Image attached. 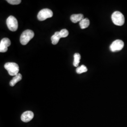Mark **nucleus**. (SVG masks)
Segmentation results:
<instances>
[{
  "mask_svg": "<svg viewBox=\"0 0 127 127\" xmlns=\"http://www.w3.org/2000/svg\"><path fill=\"white\" fill-rule=\"evenodd\" d=\"M6 24L8 28L10 31L15 32L18 28V22L17 19L14 16H10L6 20Z\"/></svg>",
  "mask_w": 127,
  "mask_h": 127,
  "instance_id": "4",
  "label": "nucleus"
},
{
  "mask_svg": "<svg viewBox=\"0 0 127 127\" xmlns=\"http://www.w3.org/2000/svg\"><path fill=\"white\" fill-rule=\"evenodd\" d=\"M59 34L60 35L61 38H65L67 37L69 34V32L67 30L65 29H62L60 32H59Z\"/></svg>",
  "mask_w": 127,
  "mask_h": 127,
  "instance_id": "15",
  "label": "nucleus"
},
{
  "mask_svg": "<svg viewBox=\"0 0 127 127\" xmlns=\"http://www.w3.org/2000/svg\"><path fill=\"white\" fill-rule=\"evenodd\" d=\"M124 42L121 40H116L111 44L110 49L112 52H116L122 50L124 47Z\"/></svg>",
  "mask_w": 127,
  "mask_h": 127,
  "instance_id": "6",
  "label": "nucleus"
},
{
  "mask_svg": "<svg viewBox=\"0 0 127 127\" xmlns=\"http://www.w3.org/2000/svg\"><path fill=\"white\" fill-rule=\"evenodd\" d=\"M111 18L114 24L116 26H122L124 25L125 22L124 15L118 11L114 12L112 15Z\"/></svg>",
  "mask_w": 127,
  "mask_h": 127,
  "instance_id": "2",
  "label": "nucleus"
},
{
  "mask_svg": "<svg viewBox=\"0 0 127 127\" xmlns=\"http://www.w3.org/2000/svg\"><path fill=\"white\" fill-rule=\"evenodd\" d=\"M22 75L20 73H18L16 76H14L13 79L10 81V82H9L10 86L11 87L14 86L17 82L20 81L22 80Z\"/></svg>",
  "mask_w": 127,
  "mask_h": 127,
  "instance_id": "10",
  "label": "nucleus"
},
{
  "mask_svg": "<svg viewBox=\"0 0 127 127\" xmlns=\"http://www.w3.org/2000/svg\"><path fill=\"white\" fill-rule=\"evenodd\" d=\"M34 117V114L33 112L30 111H27L23 113L21 116L22 121L24 123H28L31 121Z\"/></svg>",
  "mask_w": 127,
  "mask_h": 127,
  "instance_id": "8",
  "label": "nucleus"
},
{
  "mask_svg": "<svg viewBox=\"0 0 127 127\" xmlns=\"http://www.w3.org/2000/svg\"><path fill=\"white\" fill-rule=\"evenodd\" d=\"M53 15L52 10L49 9H44L39 11L37 15V18L40 21H44L47 18H51Z\"/></svg>",
  "mask_w": 127,
  "mask_h": 127,
  "instance_id": "5",
  "label": "nucleus"
},
{
  "mask_svg": "<svg viewBox=\"0 0 127 127\" xmlns=\"http://www.w3.org/2000/svg\"><path fill=\"white\" fill-rule=\"evenodd\" d=\"M4 68L8 71L9 75L13 76L17 75L19 71L18 64L14 62H8L5 64Z\"/></svg>",
  "mask_w": 127,
  "mask_h": 127,
  "instance_id": "3",
  "label": "nucleus"
},
{
  "mask_svg": "<svg viewBox=\"0 0 127 127\" xmlns=\"http://www.w3.org/2000/svg\"><path fill=\"white\" fill-rule=\"evenodd\" d=\"M11 44L9 39L4 38L2 39L0 42V52L2 53L6 52L8 50V47Z\"/></svg>",
  "mask_w": 127,
  "mask_h": 127,
  "instance_id": "7",
  "label": "nucleus"
},
{
  "mask_svg": "<svg viewBox=\"0 0 127 127\" xmlns=\"http://www.w3.org/2000/svg\"><path fill=\"white\" fill-rule=\"evenodd\" d=\"M81 58V57L79 53H76L74 55V61H73V64L75 67L78 66L80 62Z\"/></svg>",
  "mask_w": 127,
  "mask_h": 127,
  "instance_id": "13",
  "label": "nucleus"
},
{
  "mask_svg": "<svg viewBox=\"0 0 127 127\" xmlns=\"http://www.w3.org/2000/svg\"><path fill=\"white\" fill-rule=\"evenodd\" d=\"M90 22L88 18H85L82 19V21H81L79 23L80 26L81 28V29H85L90 26Z\"/></svg>",
  "mask_w": 127,
  "mask_h": 127,
  "instance_id": "12",
  "label": "nucleus"
},
{
  "mask_svg": "<svg viewBox=\"0 0 127 127\" xmlns=\"http://www.w3.org/2000/svg\"><path fill=\"white\" fill-rule=\"evenodd\" d=\"M60 38H61V37L60 35L59 32H55L54 34L51 38L52 43L53 45H56L59 42Z\"/></svg>",
  "mask_w": 127,
  "mask_h": 127,
  "instance_id": "11",
  "label": "nucleus"
},
{
  "mask_svg": "<svg viewBox=\"0 0 127 127\" xmlns=\"http://www.w3.org/2000/svg\"><path fill=\"white\" fill-rule=\"evenodd\" d=\"M34 32L31 30H26L22 32L20 37V42L23 45H26L34 37Z\"/></svg>",
  "mask_w": 127,
  "mask_h": 127,
  "instance_id": "1",
  "label": "nucleus"
},
{
  "mask_svg": "<svg viewBox=\"0 0 127 127\" xmlns=\"http://www.w3.org/2000/svg\"><path fill=\"white\" fill-rule=\"evenodd\" d=\"M84 16L82 14H73L71 16V20L74 23H76L80 22L82 19H84Z\"/></svg>",
  "mask_w": 127,
  "mask_h": 127,
  "instance_id": "9",
  "label": "nucleus"
},
{
  "mask_svg": "<svg viewBox=\"0 0 127 127\" xmlns=\"http://www.w3.org/2000/svg\"><path fill=\"white\" fill-rule=\"evenodd\" d=\"M88 69L84 65H82L81 66L78 67L76 69V73L78 74H81L82 73H85L87 72Z\"/></svg>",
  "mask_w": 127,
  "mask_h": 127,
  "instance_id": "14",
  "label": "nucleus"
},
{
  "mask_svg": "<svg viewBox=\"0 0 127 127\" xmlns=\"http://www.w3.org/2000/svg\"><path fill=\"white\" fill-rule=\"evenodd\" d=\"M7 1L8 2L9 4L12 5H18L20 4L21 2L20 0H7Z\"/></svg>",
  "mask_w": 127,
  "mask_h": 127,
  "instance_id": "16",
  "label": "nucleus"
}]
</instances>
